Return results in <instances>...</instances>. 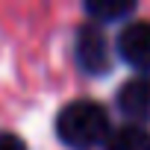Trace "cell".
I'll use <instances>...</instances> for the list:
<instances>
[{
    "label": "cell",
    "instance_id": "obj_1",
    "mask_svg": "<svg viewBox=\"0 0 150 150\" xmlns=\"http://www.w3.org/2000/svg\"><path fill=\"white\" fill-rule=\"evenodd\" d=\"M56 135L71 150H94L109 135V115L94 100H71L56 115Z\"/></svg>",
    "mask_w": 150,
    "mask_h": 150
},
{
    "label": "cell",
    "instance_id": "obj_2",
    "mask_svg": "<svg viewBox=\"0 0 150 150\" xmlns=\"http://www.w3.org/2000/svg\"><path fill=\"white\" fill-rule=\"evenodd\" d=\"M74 59H77L80 71L91 74V77H100L112 68V53H109V41L103 35V30L97 24H86L77 33V41H74Z\"/></svg>",
    "mask_w": 150,
    "mask_h": 150
},
{
    "label": "cell",
    "instance_id": "obj_3",
    "mask_svg": "<svg viewBox=\"0 0 150 150\" xmlns=\"http://www.w3.org/2000/svg\"><path fill=\"white\" fill-rule=\"evenodd\" d=\"M118 56L132 68L150 74V21H132L118 35Z\"/></svg>",
    "mask_w": 150,
    "mask_h": 150
},
{
    "label": "cell",
    "instance_id": "obj_4",
    "mask_svg": "<svg viewBox=\"0 0 150 150\" xmlns=\"http://www.w3.org/2000/svg\"><path fill=\"white\" fill-rule=\"evenodd\" d=\"M118 109L129 118V124H150V74L132 77L118 88Z\"/></svg>",
    "mask_w": 150,
    "mask_h": 150
},
{
    "label": "cell",
    "instance_id": "obj_5",
    "mask_svg": "<svg viewBox=\"0 0 150 150\" xmlns=\"http://www.w3.org/2000/svg\"><path fill=\"white\" fill-rule=\"evenodd\" d=\"M103 150H150V129L138 124H124L118 129H109Z\"/></svg>",
    "mask_w": 150,
    "mask_h": 150
},
{
    "label": "cell",
    "instance_id": "obj_6",
    "mask_svg": "<svg viewBox=\"0 0 150 150\" xmlns=\"http://www.w3.org/2000/svg\"><path fill=\"white\" fill-rule=\"evenodd\" d=\"M135 12L132 0H88L86 3V15L97 24H109V21H121L127 15Z\"/></svg>",
    "mask_w": 150,
    "mask_h": 150
},
{
    "label": "cell",
    "instance_id": "obj_7",
    "mask_svg": "<svg viewBox=\"0 0 150 150\" xmlns=\"http://www.w3.org/2000/svg\"><path fill=\"white\" fill-rule=\"evenodd\" d=\"M0 150H27V144L15 132H0Z\"/></svg>",
    "mask_w": 150,
    "mask_h": 150
}]
</instances>
